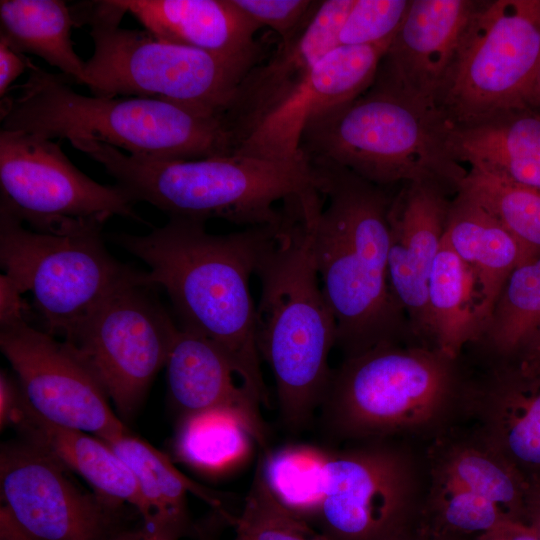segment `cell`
<instances>
[{
    "label": "cell",
    "instance_id": "6da1fadb",
    "mask_svg": "<svg viewBox=\"0 0 540 540\" xmlns=\"http://www.w3.org/2000/svg\"><path fill=\"white\" fill-rule=\"evenodd\" d=\"M317 190L283 202L281 219L269 225L255 274L258 351L271 368L282 423L299 431L320 408L332 375L329 354L337 326L323 294L313 253L312 215Z\"/></svg>",
    "mask_w": 540,
    "mask_h": 540
},
{
    "label": "cell",
    "instance_id": "7a4b0ae2",
    "mask_svg": "<svg viewBox=\"0 0 540 540\" xmlns=\"http://www.w3.org/2000/svg\"><path fill=\"white\" fill-rule=\"evenodd\" d=\"M268 226L215 235L207 232L203 221L169 217L146 235L111 237L148 266L146 281L166 291L179 326L217 344L244 387L266 407L270 396L261 370L249 281Z\"/></svg>",
    "mask_w": 540,
    "mask_h": 540
},
{
    "label": "cell",
    "instance_id": "3957f363",
    "mask_svg": "<svg viewBox=\"0 0 540 540\" xmlns=\"http://www.w3.org/2000/svg\"><path fill=\"white\" fill-rule=\"evenodd\" d=\"M323 195L312 215L313 253L344 358L382 344L418 343L389 286V208L383 187L309 160Z\"/></svg>",
    "mask_w": 540,
    "mask_h": 540
},
{
    "label": "cell",
    "instance_id": "277c9868",
    "mask_svg": "<svg viewBox=\"0 0 540 540\" xmlns=\"http://www.w3.org/2000/svg\"><path fill=\"white\" fill-rule=\"evenodd\" d=\"M70 84L64 75L30 60L27 80L1 98V129L70 143L99 142L156 160H197L235 152L226 115L159 98L87 96Z\"/></svg>",
    "mask_w": 540,
    "mask_h": 540
},
{
    "label": "cell",
    "instance_id": "5b68a950",
    "mask_svg": "<svg viewBox=\"0 0 540 540\" xmlns=\"http://www.w3.org/2000/svg\"><path fill=\"white\" fill-rule=\"evenodd\" d=\"M471 372L461 358L422 344H382L332 370L321 408L334 441L434 440L464 415Z\"/></svg>",
    "mask_w": 540,
    "mask_h": 540
},
{
    "label": "cell",
    "instance_id": "8992f818",
    "mask_svg": "<svg viewBox=\"0 0 540 540\" xmlns=\"http://www.w3.org/2000/svg\"><path fill=\"white\" fill-rule=\"evenodd\" d=\"M72 146L101 164L135 203L147 202L169 217L203 222L220 218L247 228L272 225L281 219L277 202L319 186L315 168L304 154L290 160L236 153L156 160L99 142L77 141Z\"/></svg>",
    "mask_w": 540,
    "mask_h": 540
},
{
    "label": "cell",
    "instance_id": "52a82bcc",
    "mask_svg": "<svg viewBox=\"0 0 540 540\" xmlns=\"http://www.w3.org/2000/svg\"><path fill=\"white\" fill-rule=\"evenodd\" d=\"M450 124L438 108L407 101L374 84L315 118L300 150L380 187L440 182L457 192L467 170L448 147Z\"/></svg>",
    "mask_w": 540,
    "mask_h": 540
},
{
    "label": "cell",
    "instance_id": "ba28073f",
    "mask_svg": "<svg viewBox=\"0 0 540 540\" xmlns=\"http://www.w3.org/2000/svg\"><path fill=\"white\" fill-rule=\"evenodd\" d=\"M76 25L88 24L94 44L85 82L98 97H147L226 115L249 72L246 65L161 40L146 30L121 28L126 13L115 0L72 7Z\"/></svg>",
    "mask_w": 540,
    "mask_h": 540
},
{
    "label": "cell",
    "instance_id": "9c48e42d",
    "mask_svg": "<svg viewBox=\"0 0 540 540\" xmlns=\"http://www.w3.org/2000/svg\"><path fill=\"white\" fill-rule=\"evenodd\" d=\"M103 225L66 233L27 228L0 198V264L34 309L48 334L68 340L89 315L139 271L119 262L106 249Z\"/></svg>",
    "mask_w": 540,
    "mask_h": 540
},
{
    "label": "cell",
    "instance_id": "30bf717a",
    "mask_svg": "<svg viewBox=\"0 0 540 540\" xmlns=\"http://www.w3.org/2000/svg\"><path fill=\"white\" fill-rule=\"evenodd\" d=\"M540 63V0L479 1L436 106L450 126L529 107Z\"/></svg>",
    "mask_w": 540,
    "mask_h": 540
},
{
    "label": "cell",
    "instance_id": "8fae6325",
    "mask_svg": "<svg viewBox=\"0 0 540 540\" xmlns=\"http://www.w3.org/2000/svg\"><path fill=\"white\" fill-rule=\"evenodd\" d=\"M348 444L332 451L317 528L329 540H403L418 531L425 461L402 440Z\"/></svg>",
    "mask_w": 540,
    "mask_h": 540
},
{
    "label": "cell",
    "instance_id": "7c38bea8",
    "mask_svg": "<svg viewBox=\"0 0 540 540\" xmlns=\"http://www.w3.org/2000/svg\"><path fill=\"white\" fill-rule=\"evenodd\" d=\"M145 272L111 293L65 342L92 369L125 423L143 403L178 331Z\"/></svg>",
    "mask_w": 540,
    "mask_h": 540
},
{
    "label": "cell",
    "instance_id": "4fadbf2b",
    "mask_svg": "<svg viewBox=\"0 0 540 540\" xmlns=\"http://www.w3.org/2000/svg\"><path fill=\"white\" fill-rule=\"evenodd\" d=\"M0 198L29 228L66 233L112 216L143 222L119 185H102L79 170L58 142L0 130Z\"/></svg>",
    "mask_w": 540,
    "mask_h": 540
},
{
    "label": "cell",
    "instance_id": "5bb4252c",
    "mask_svg": "<svg viewBox=\"0 0 540 540\" xmlns=\"http://www.w3.org/2000/svg\"><path fill=\"white\" fill-rule=\"evenodd\" d=\"M0 348L28 405L44 420L101 440L129 431L92 369L67 342L21 319L0 325Z\"/></svg>",
    "mask_w": 540,
    "mask_h": 540
},
{
    "label": "cell",
    "instance_id": "9a60e30c",
    "mask_svg": "<svg viewBox=\"0 0 540 540\" xmlns=\"http://www.w3.org/2000/svg\"><path fill=\"white\" fill-rule=\"evenodd\" d=\"M1 502L36 540H110L125 504L76 485L68 470L20 437L0 450Z\"/></svg>",
    "mask_w": 540,
    "mask_h": 540
},
{
    "label": "cell",
    "instance_id": "2e32d148",
    "mask_svg": "<svg viewBox=\"0 0 540 540\" xmlns=\"http://www.w3.org/2000/svg\"><path fill=\"white\" fill-rule=\"evenodd\" d=\"M389 46L339 45L331 50L253 125L234 153L272 160L303 155L300 144L309 123L365 92Z\"/></svg>",
    "mask_w": 540,
    "mask_h": 540
},
{
    "label": "cell",
    "instance_id": "e0dca14e",
    "mask_svg": "<svg viewBox=\"0 0 540 540\" xmlns=\"http://www.w3.org/2000/svg\"><path fill=\"white\" fill-rule=\"evenodd\" d=\"M478 0H411L372 84L414 104L436 102Z\"/></svg>",
    "mask_w": 540,
    "mask_h": 540
},
{
    "label": "cell",
    "instance_id": "ac0fdd59",
    "mask_svg": "<svg viewBox=\"0 0 540 540\" xmlns=\"http://www.w3.org/2000/svg\"><path fill=\"white\" fill-rule=\"evenodd\" d=\"M452 192L456 193L436 181L407 182L391 199L389 208V286L408 319L414 339L422 344L431 345L427 287L445 234Z\"/></svg>",
    "mask_w": 540,
    "mask_h": 540
},
{
    "label": "cell",
    "instance_id": "d6986e66",
    "mask_svg": "<svg viewBox=\"0 0 540 540\" xmlns=\"http://www.w3.org/2000/svg\"><path fill=\"white\" fill-rule=\"evenodd\" d=\"M471 377L464 415L473 429L530 485L540 477V378L502 361Z\"/></svg>",
    "mask_w": 540,
    "mask_h": 540
},
{
    "label": "cell",
    "instance_id": "ffe728a7",
    "mask_svg": "<svg viewBox=\"0 0 540 540\" xmlns=\"http://www.w3.org/2000/svg\"><path fill=\"white\" fill-rule=\"evenodd\" d=\"M353 3L354 0H320L314 16L300 33L287 42H280L269 60L256 64L244 76L226 112L236 147L253 125L299 84L320 59L339 46V32Z\"/></svg>",
    "mask_w": 540,
    "mask_h": 540
},
{
    "label": "cell",
    "instance_id": "44dd1931",
    "mask_svg": "<svg viewBox=\"0 0 540 540\" xmlns=\"http://www.w3.org/2000/svg\"><path fill=\"white\" fill-rule=\"evenodd\" d=\"M166 368L168 397L178 419L208 410L234 411L244 420L259 447L264 452L268 450V428L261 404L242 383L235 381L236 371L217 344L178 326Z\"/></svg>",
    "mask_w": 540,
    "mask_h": 540
},
{
    "label": "cell",
    "instance_id": "7402d4cb",
    "mask_svg": "<svg viewBox=\"0 0 540 540\" xmlns=\"http://www.w3.org/2000/svg\"><path fill=\"white\" fill-rule=\"evenodd\" d=\"M155 37L220 55L253 68L261 28L232 0H115Z\"/></svg>",
    "mask_w": 540,
    "mask_h": 540
},
{
    "label": "cell",
    "instance_id": "603a6c76",
    "mask_svg": "<svg viewBox=\"0 0 540 540\" xmlns=\"http://www.w3.org/2000/svg\"><path fill=\"white\" fill-rule=\"evenodd\" d=\"M11 425L20 437L44 450L68 471L81 476L94 492L129 504L144 522L149 521L150 511L135 476L104 441L44 420L31 409L23 392Z\"/></svg>",
    "mask_w": 540,
    "mask_h": 540
},
{
    "label": "cell",
    "instance_id": "cb8c5ba5",
    "mask_svg": "<svg viewBox=\"0 0 540 540\" xmlns=\"http://www.w3.org/2000/svg\"><path fill=\"white\" fill-rule=\"evenodd\" d=\"M454 160L540 191V113L523 107L464 126H451Z\"/></svg>",
    "mask_w": 540,
    "mask_h": 540
},
{
    "label": "cell",
    "instance_id": "d4e9b609",
    "mask_svg": "<svg viewBox=\"0 0 540 540\" xmlns=\"http://www.w3.org/2000/svg\"><path fill=\"white\" fill-rule=\"evenodd\" d=\"M425 464L429 473L489 500L510 519L525 523L528 482L474 429L452 426L437 436Z\"/></svg>",
    "mask_w": 540,
    "mask_h": 540
},
{
    "label": "cell",
    "instance_id": "484cf974",
    "mask_svg": "<svg viewBox=\"0 0 540 540\" xmlns=\"http://www.w3.org/2000/svg\"><path fill=\"white\" fill-rule=\"evenodd\" d=\"M102 441L112 448L135 476L150 511V519L144 523L178 540L193 535L195 525L190 519L187 504L189 493L228 520L234 515L227 508L226 495L185 476L165 454L130 431Z\"/></svg>",
    "mask_w": 540,
    "mask_h": 540
},
{
    "label": "cell",
    "instance_id": "4316f807",
    "mask_svg": "<svg viewBox=\"0 0 540 540\" xmlns=\"http://www.w3.org/2000/svg\"><path fill=\"white\" fill-rule=\"evenodd\" d=\"M445 237L474 275L485 326L510 274L532 258L499 221L460 191L451 200Z\"/></svg>",
    "mask_w": 540,
    "mask_h": 540
},
{
    "label": "cell",
    "instance_id": "83f0119b",
    "mask_svg": "<svg viewBox=\"0 0 540 540\" xmlns=\"http://www.w3.org/2000/svg\"><path fill=\"white\" fill-rule=\"evenodd\" d=\"M481 297L470 268L448 243L445 234L427 287L429 343L452 358H461L483 330Z\"/></svg>",
    "mask_w": 540,
    "mask_h": 540
},
{
    "label": "cell",
    "instance_id": "f1b7e54d",
    "mask_svg": "<svg viewBox=\"0 0 540 540\" xmlns=\"http://www.w3.org/2000/svg\"><path fill=\"white\" fill-rule=\"evenodd\" d=\"M72 7L62 0H1L0 34L22 54H33L59 68L70 81L85 82V61L71 39Z\"/></svg>",
    "mask_w": 540,
    "mask_h": 540
},
{
    "label": "cell",
    "instance_id": "f546056e",
    "mask_svg": "<svg viewBox=\"0 0 540 540\" xmlns=\"http://www.w3.org/2000/svg\"><path fill=\"white\" fill-rule=\"evenodd\" d=\"M540 328V255L508 277L478 341L485 361L510 358Z\"/></svg>",
    "mask_w": 540,
    "mask_h": 540
},
{
    "label": "cell",
    "instance_id": "4dcf8cb0",
    "mask_svg": "<svg viewBox=\"0 0 540 540\" xmlns=\"http://www.w3.org/2000/svg\"><path fill=\"white\" fill-rule=\"evenodd\" d=\"M254 442L236 412L215 409L178 419L173 449L176 457L190 467L220 473L243 463Z\"/></svg>",
    "mask_w": 540,
    "mask_h": 540
},
{
    "label": "cell",
    "instance_id": "1f68e13d",
    "mask_svg": "<svg viewBox=\"0 0 540 540\" xmlns=\"http://www.w3.org/2000/svg\"><path fill=\"white\" fill-rule=\"evenodd\" d=\"M332 451L313 444H290L268 449L258 461L273 496L309 523L317 521L324 501Z\"/></svg>",
    "mask_w": 540,
    "mask_h": 540
},
{
    "label": "cell",
    "instance_id": "d6a6232c",
    "mask_svg": "<svg viewBox=\"0 0 540 540\" xmlns=\"http://www.w3.org/2000/svg\"><path fill=\"white\" fill-rule=\"evenodd\" d=\"M457 191L471 198L499 221L523 245L532 259L540 255L539 190L470 167Z\"/></svg>",
    "mask_w": 540,
    "mask_h": 540
},
{
    "label": "cell",
    "instance_id": "836d02e7",
    "mask_svg": "<svg viewBox=\"0 0 540 540\" xmlns=\"http://www.w3.org/2000/svg\"><path fill=\"white\" fill-rule=\"evenodd\" d=\"M507 520L494 503L427 471L418 530L472 540Z\"/></svg>",
    "mask_w": 540,
    "mask_h": 540
},
{
    "label": "cell",
    "instance_id": "e575fe53",
    "mask_svg": "<svg viewBox=\"0 0 540 540\" xmlns=\"http://www.w3.org/2000/svg\"><path fill=\"white\" fill-rule=\"evenodd\" d=\"M229 526L234 530L232 540H329L273 496L259 463L243 507L231 517Z\"/></svg>",
    "mask_w": 540,
    "mask_h": 540
},
{
    "label": "cell",
    "instance_id": "d590c367",
    "mask_svg": "<svg viewBox=\"0 0 540 540\" xmlns=\"http://www.w3.org/2000/svg\"><path fill=\"white\" fill-rule=\"evenodd\" d=\"M410 3L411 0H354L341 26L339 45L391 44Z\"/></svg>",
    "mask_w": 540,
    "mask_h": 540
},
{
    "label": "cell",
    "instance_id": "8d00e7d4",
    "mask_svg": "<svg viewBox=\"0 0 540 540\" xmlns=\"http://www.w3.org/2000/svg\"><path fill=\"white\" fill-rule=\"evenodd\" d=\"M233 4L260 27L275 31L281 42L298 35L314 16L316 0H232Z\"/></svg>",
    "mask_w": 540,
    "mask_h": 540
},
{
    "label": "cell",
    "instance_id": "74e56055",
    "mask_svg": "<svg viewBox=\"0 0 540 540\" xmlns=\"http://www.w3.org/2000/svg\"><path fill=\"white\" fill-rule=\"evenodd\" d=\"M30 59L11 46L0 34V96L7 95L11 84L25 71Z\"/></svg>",
    "mask_w": 540,
    "mask_h": 540
},
{
    "label": "cell",
    "instance_id": "f35d334b",
    "mask_svg": "<svg viewBox=\"0 0 540 540\" xmlns=\"http://www.w3.org/2000/svg\"><path fill=\"white\" fill-rule=\"evenodd\" d=\"M502 361L526 377L540 378V328L510 358Z\"/></svg>",
    "mask_w": 540,
    "mask_h": 540
},
{
    "label": "cell",
    "instance_id": "ab89813d",
    "mask_svg": "<svg viewBox=\"0 0 540 540\" xmlns=\"http://www.w3.org/2000/svg\"><path fill=\"white\" fill-rule=\"evenodd\" d=\"M27 304L22 293L2 274L0 276V325L26 319Z\"/></svg>",
    "mask_w": 540,
    "mask_h": 540
},
{
    "label": "cell",
    "instance_id": "60d3db41",
    "mask_svg": "<svg viewBox=\"0 0 540 540\" xmlns=\"http://www.w3.org/2000/svg\"><path fill=\"white\" fill-rule=\"evenodd\" d=\"M22 390L16 376L6 370L0 372V428L3 430L12 424L20 402Z\"/></svg>",
    "mask_w": 540,
    "mask_h": 540
},
{
    "label": "cell",
    "instance_id": "b9f144b4",
    "mask_svg": "<svg viewBox=\"0 0 540 540\" xmlns=\"http://www.w3.org/2000/svg\"><path fill=\"white\" fill-rule=\"evenodd\" d=\"M472 540H538L532 529L525 523L507 520L495 528L480 534Z\"/></svg>",
    "mask_w": 540,
    "mask_h": 540
},
{
    "label": "cell",
    "instance_id": "7bdbcfd3",
    "mask_svg": "<svg viewBox=\"0 0 540 540\" xmlns=\"http://www.w3.org/2000/svg\"><path fill=\"white\" fill-rule=\"evenodd\" d=\"M227 526L229 525L225 517L212 510L203 520L195 524L193 536L195 540H222L223 530Z\"/></svg>",
    "mask_w": 540,
    "mask_h": 540
},
{
    "label": "cell",
    "instance_id": "ee69618b",
    "mask_svg": "<svg viewBox=\"0 0 540 540\" xmlns=\"http://www.w3.org/2000/svg\"><path fill=\"white\" fill-rule=\"evenodd\" d=\"M110 540H178L174 536L163 532L143 522L136 528H119Z\"/></svg>",
    "mask_w": 540,
    "mask_h": 540
},
{
    "label": "cell",
    "instance_id": "f6af8a7d",
    "mask_svg": "<svg viewBox=\"0 0 540 540\" xmlns=\"http://www.w3.org/2000/svg\"><path fill=\"white\" fill-rule=\"evenodd\" d=\"M525 523L540 540V477L529 485Z\"/></svg>",
    "mask_w": 540,
    "mask_h": 540
},
{
    "label": "cell",
    "instance_id": "bcb514c9",
    "mask_svg": "<svg viewBox=\"0 0 540 540\" xmlns=\"http://www.w3.org/2000/svg\"><path fill=\"white\" fill-rule=\"evenodd\" d=\"M529 107L540 113V63L533 82Z\"/></svg>",
    "mask_w": 540,
    "mask_h": 540
},
{
    "label": "cell",
    "instance_id": "7dc6e473",
    "mask_svg": "<svg viewBox=\"0 0 540 540\" xmlns=\"http://www.w3.org/2000/svg\"><path fill=\"white\" fill-rule=\"evenodd\" d=\"M403 540H467L451 536L436 535L425 531H416L414 534Z\"/></svg>",
    "mask_w": 540,
    "mask_h": 540
}]
</instances>
